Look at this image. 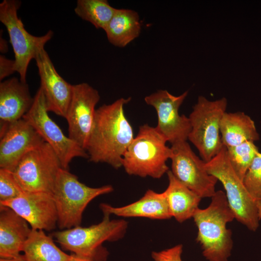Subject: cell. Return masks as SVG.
Returning a JSON list of instances; mask_svg holds the SVG:
<instances>
[{
	"instance_id": "6da1fadb",
	"label": "cell",
	"mask_w": 261,
	"mask_h": 261,
	"mask_svg": "<svg viewBox=\"0 0 261 261\" xmlns=\"http://www.w3.org/2000/svg\"><path fill=\"white\" fill-rule=\"evenodd\" d=\"M130 100V97L121 98L96 110L86 149L89 161L105 163L116 169L122 167L123 156L134 138L124 109Z\"/></svg>"
},
{
	"instance_id": "7a4b0ae2",
	"label": "cell",
	"mask_w": 261,
	"mask_h": 261,
	"mask_svg": "<svg viewBox=\"0 0 261 261\" xmlns=\"http://www.w3.org/2000/svg\"><path fill=\"white\" fill-rule=\"evenodd\" d=\"M198 229L196 241L208 261H228L233 246L232 232L227 223L235 218L225 193L216 191L206 208H198L193 217Z\"/></svg>"
},
{
	"instance_id": "3957f363",
	"label": "cell",
	"mask_w": 261,
	"mask_h": 261,
	"mask_svg": "<svg viewBox=\"0 0 261 261\" xmlns=\"http://www.w3.org/2000/svg\"><path fill=\"white\" fill-rule=\"evenodd\" d=\"M103 214L102 220L98 224L62 230L53 235L63 249L94 261H103L107 251L102 244L121 239L126 232L128 222L123 219H110V215Z\"/></svg>"
},
{
	"instance_id": "277c9868",
	"label": "cell",
	"mask_w": 261,
	"mask_h": 261,
	"mask_svg": "<svg viewBox=\"0 0 261 261\" xmlns=\"http://www.w3.org/2000/svg\"><path fill=\"white\" fill-rule=\"evenodd\" d=\"M167 142L155 127L141 126L123 156L125 172L141 177L161 178L169 170L166 162L170 159L171 149Z\"/></svg>"
},
{
	"instance_id": "5b68a950",
	"label": "cell",
	"mask_w": 261,
	"mask_h": 261,
	"mask_svg": "<svg viewBox=\"0 0 261 261\" xmlns=\"http://www.w3.org/2000/svg\"><path fill=\"white\" fill-rule=\"evenodd\" d=\"M111 185L98 188L81 183L68 169L61 168L58 173L52 195L58 213V225L61 230L80 226L83 212L88 203L102 195L112 192Z\"/></svg>"
},
{
	"instance_id": "8992f818",
	"label": "cell",
	"mask_w": 261,
	"mask_h": 261,
	"mask_svg": "<svg viewBox=\"0 0 261 261\" xmlns=\"http://www.w3.org/2000/svg\"><path fill=\"white\" fill-rule=\"evenodd\" d=\"M227 106L225 98L210 101L200 96L188 117L191 130L188 140L197 149L205 162L218 155L223 146L220 126Z\"/></svg>"
},
{
	"instance_id": "52a82bcc",
	"label": "cell",
	"mask_w": 261,
	"mask_h": 261,
	"mask_svg": "<svg viewBox=\"0 0 261 261\" xmlns=\"http://www.w3.org/2000/svg\"><path fill=\"white\" fill-rule=\"evenodd\" d=\"M205 167L210 174L222 183L235 218L249 230L255 232L260 221L257 202L249 194L242 180L233 170L225 146L214 158L205 162Z\"/></svg>"
},
{
	"instance_id": "ba28073f",
	"label": "cell",
	"mask_w": 261,
	"mask_h": 261,
	"mask_svg": "<svg viewBox=\"0 0 261 261\" xmlns=\"http://www.w3.org/2000/svg\"><path fill=\"white\" fill-rule=\"evenodd\" d=\"M60 161L52 147L44 142L25 154L12 172L25 192L52 194Z\"/></svg>"
},
{
	"instance_id": "9c48e42d",
	"label": "cell",
	"mask_w": 261,
	"mask_h": 261,
	"mask_svg": "<svg viewBox=\"0 0 261 261\" xmlns=\"http://www.w3.org/2000/svg\"><path fill=\"white\" fill-rule=\"evenodd\" d=\"M21 3L15 0H3L0 3V21L9 34L14 55L15 71L19 73L20 81L25 83L30 61L44 48L45 44L52 38L53 32L50 30L41 36H35L28 32L17 15Z\"/></svg>"
},
{
	"instance_id": "30bf717a",
	"label": "cell",
	"mask_w": 261,
	"mask_h": 261,
	"mask_svg": "<svg viewBox=\"0 0 261 261\" xmlns=\"http://www.w3.org/2000/svg\"><path fill=\"white\" fill-rule=\"evenodd\" d=\"M48 113L44 94L40 87L34 97L32 106L23 118L52 147L63 168L68 169L69 164L75 158L88 159L86 150L66 136Z\"/></svg>"
},
{
	"instance_id": "8fae6325",
	"label": "cell",
	"mask_w": 261,
	"mask_h": 261,
	"mask_svg": "<svg viewBox=\"0 0 261 261\" xmlns=\"http://www.w3.org/2000/svg\"><path fill=\"white\" fill-rule=\"evenodd\" d=\"M171 170L174 177L201 198L215 194L218 180L206 171L205 162L199 158L187 141L172 145Z\"/></svg>"
},
{
	"instance_id": "7c38bea8",
	"label": "cell",
	"mask_w": 261,
	"mask_h": 261,
	"mask_svg": "<svg viewBox=\"0 0 261 261\" xmlns=\"http://www.w3.org/2000/svg\"><path fill=\"white\" fill-rule=\"evenodd\" d=\"M188 94L186 91L174 96L159 90L145 98V103L155 108L158 116V132L172 145L187 141L191 130L188 117L179 114V109Z\"/></svg>"
},
{
	"instance_id": "4fadbf2b",
	"label": "cell",
	"mask_w": 261,
	"mask_h": 261,
	"mask_svg": "<svg viewBox=\"0 0 261 261\" xmlns=\"http://www.w3.org/2000/svg\"><path fill=\"white\" fill-rule=\"evenodd\" d=\"M100 100L97 90L86 83L73 85L71 101L65 119L68 137L86 150L92 130L95 107Z\"/></svg>"
},
{
	"instance_id": "5bb4252c",
	"label": "cell",
	"mask_w": 261,
	"mask_h": 261,
	"mask_svg": "<svg viewBox=\"0 0 261 261\" xmlns=\"http://www.w3.org/2000/svg\"><path fill=\"white\" fill-rule=\"evenodd\" d=\"M0 168L13 172L22 158L45 141L23 118L0 130Z\"/></svg>"
},
{
	"instance_id": "9a60e30c",
	"label": "cell",
	"mask_w": 261,
	"mask_h": 261,
	"mask_svg": "<svg viewBox=\"0 0 261 261\" xmlns=\"http://www.w3.org/2000/svg\"><path fill=\"white\" fill-rule=\"evenodd\" d=\"M0 205L8 207L25 219L33 230L50 231L58 225V213L53 195L43 192H24Z\"/></svg>"
},
{
	"instance_id": "2e32d148",
	"label": "cell",
	"mask_w": 261,
	"mask_h": 261,
	"mask_svg": "<svg viewBox=\"0 0 261 261\" xmlns=\"http://www.w3.org/2000/svg\"><path fill=\"white\" fill-rule=\"evenodd\" d=\"M34 59L48 112L65 118L72 97L73 85L58 73L44 48L38 52Z\"/></svg>"
},
{
	"instance_id": "e0dca14e",
	"label": "cell",
	"mask_w": 261,
	"mask_h": 261,
	"mask_svg": "<svg viewBox=\"0 0 261 261\" xmlns=\"http://www.w3.org/2000/svg\"><path fill=\"white\" fill-rule=\"evenodd\" d=\"M34 102L27 82L16 77L0 83V130L23 118Z\"/></svg>"
},
{
	"instance_id": "ac0fdd59",
	"label": "cell",
	"mask_w": 261,
	"mask_h": 261,
	"mask_svg": "<svg viewBox=\"0 0 261 261\" xmlns=\"http://www.w3.org/2000/svg\"><path fill=\"white\" fill-rule=\"evenodd\" d=\"M32 229L10 208L0 205V257L11 258L23 251Z\"/></svg>"
},
{
	"instance_id": "d6986e66",
	"label": "cell",
	"mask_w": 261,
	"mask_h": 261,
	"mask_svg": "<svg viewBox=\"0 0 261 261\" xmlns=\"http://www.w3.org/2000/svg\"><path fill=\"white\" fill-rule=\"evenodd\" d=\"M103 214L119 217H141L153 219H167L172 218L164 192L158 193L147 190L138 201L122 207H114L107 203L100 204Z\"/></svg>"
},
{
	"instance_id": "ffe728a7",
	"label": "cell",
	"mask_w": 261,
	"mask_h": 261,
	"mask_svg": "<svg viewBox=\"0 0 261 261\" xmlns=\"http://www.w3.org/2000/svg\"><path fill=\"white\" fill-rule=\"evenodd\" d=\"M167 174L169 183L164 193L169 211L172 217L182 223L193 217L202 198L178 180L171 170Z\"/></svg>"
},
{
	"instance_id": "44dd1931",
	"label": "cell",
	"mask_w": 261,
	"mask_h": 261,
	"mask_svg": "<svg viewBox=\"0 0 261 261\" xmlns=\"http://www.w3.org/2000/svg\"><path fill=\"white\" fill-rule=\"evenodd\" d=\"M222 143L226 148L260 139L254 121L242 112H225L220 122Z\"/></svg>"
},
{
	"instance_id": "7402d4cb",
	"label": "cell",
	"mask_w": 261,
	"mask_h": 261,
	"mask_svg": "<svg viewBox=\"0 0 261 261\" xmlns=\"http://www.w3.org/2000/svg\"><path fill=\"white\" fill-rule=\"evenodd\" d=\"M141 30L139 16L136 11L116 9L104 30L111 44L124 47L139 36Z\"/></svg>"
},
{
	"instance_id": "603a6c76",
	"label": "cell",
	"mask_w": 261,
	"mask_h": 261,
	"mask_svg": "<svg viewBox=\"0 0 261 261\" xmlns=\"http://www.w3.org/2000/svg\"><path fill=\"white\" fill-rule=\"evenodd\" d=\"M22 252L28 261H68L71 256L60 249L44 231L33 229Z\"/></svg>"
},
{
	"instance_id": "cb8c5ba5",
	"label": "cell",
	"mask_w": 261,
	"mask_h": 261,
	"mask_svg": "<svg viewBox=\"0 0 261 261\" xmlns=\"http://www.w3.org/2000/svg\"><path fill=\"white\" fill-rule=\"evenodd\" d=\"M116 10L106 0H78L74 12L96 28L104 30Z\"/></svg>"
},
{
	"instance_id": "d4e9b609",
	"label": "cell",
	"mask_w": 261,
	"mask_h": 261,
	"mask_svg": "<svg viewBox=\"0 0 261 261\" xmlns=\"http://www.w3.org/2000/svg\"><path fill=\"white\" fill-rule=\"evenodd\" d=\"M226 150L232 167L243 181L246 172L260 152L258 148L254 142L247 141L235 146L226 148Z\"/></svg>"
},
{
	"instance_id": "484cf974",
	"label": "cell",
	"mask_w": 261,
	"mask_h": 261,
	"mask_svg": "<svg viewBox=\"0 0 261 261\" xmlns=\"http://www.w3.org/2000/svg\"><path fill=\"white\" fill-rule=\"evenodd\" d=\"M243 184L247 191L257 202L261 201V153L259 152L246 172Z\"/></svg>"
},
{
	"instance_id": "4316f807",
	"label": "cell",
	"mask_w": 261,
	"mask_h": 261,
	"mask_svg": "<svg viewBox=\"0 0 261 261\" xmlns=\"http://www.w3.org/2000/svg\"><path fill=\"white\" fill-rule=\"evenodd\" d=\"M24 192L12 172L0 168V202L15 199Z\"/></svg>"
},
{
	"instance_id": "83f0119b",
	"label": "cell",
	"mask_w": 261,
	"mask_h": 261,
	"mask_svg": "<svg viewBox=\"0 0 261 261\" xmlns=\"http://www.w3.org/2000/svg\"><path fill=\"white\" fill-rule=\"evenodd\" d=\"M182 245L179 244L160 251H153L151 256L154 261H182Z\"/></svg>"
},
{
	"instance_id": "f1b7e54d",
	"label": "cell",
	"mask_w": 261,
	"mask_h": 261,
	"mask_svg": "<svg viewBox=\"0 0 261 261\" xmlns=\"http://www.w3.org/2000/svg\"><path fill=\"white\" fill-rule=\"evenodd\" d=\"M15 71L14 60L9 59L3 55L0 56V80L10 75Z\"/></svg>"
},
{
	"instance_id": "f546056e",
	"label": "cell",
	"mask_w": 261,
	"mask_h": 261,
	"mask_svg": "<svg viewBox=\"0 0 261 261\" xmlns=\"http://www.w3.org/2000/svg\"><path fill=\"white\" fill-rule=\"evenodd\" d=\"M68 261H94L87 258L80 256L74 254H71Z\"/></svg>"
},
{
	"instance_id": "4dcf8cb0",
	"label": "cell",
	"mask_w": 261,
	"mask_h": 261,
	"mask_svg": "<svg viewBox=\"0 0 261 261\" xmlns=\"http://www.w3.org/2000/svg\"><path fill=\"white\" fill-rule=\"evenodd\" d=\"M0 261H28L24 255L20 254L18 256L11 258H0Z\"/></svg>"
},
{
	"instance_id": "1f68e13d",
	"label": "cell",
	"mask_w": 261,
	"mask_h": 261,
	"mask_svg": "<svg viewBox=\"0 0 261 261\" xmlns=\"http://www.w3.org/2000/svg\"><path fill=\"white\" fill-rule=\"evenodd\" d=\"M0 49L1 53H6L8 51V44L6 41L0 37Z\"/></svg>"
},
{
	"instance_id": "d6a6232c",
	"label": "cell",
	"mask_w": 261,
	"mask_h": 261,
	"mask_svg": "<svg viewBox=\"0 0 261 261\" xmlns=\"http://www.w3.org/2000/svg\"><path fill=\"white\" fill-rule=\"evenodd\" d=\"M257 209H258V214L259 218L261 220V201L257 202Z\"/></svg>"
}]
</instances>
